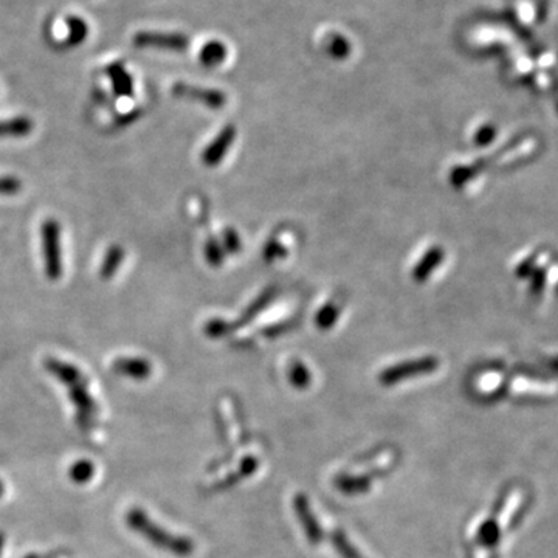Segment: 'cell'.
Segmentation results:
<instances>
[{
	"label": "cell",
	"instance_id": "6",
	"mask_svg": "<svg viewBox=\"0 0 558 558\" xmlns=\"http://www.w3.org/2000/svg\"><path fill=\"white\" fill-rule=\"evenodd\" d=\"M172 93L176 97L201 101L210 108H220L225 103V95L222 92L195 87V85L185 84V83H177V84L172 85Z\"/></svg>",
	"mask_w": 558,
	"mask_h": 558
},
{
	"label": "cell",
	"instance_id": "17",
	"mask_svg": "<svg viewBox=\"0 0 558 558\" xmlns=\"http://www.w3.org/2000/svg\"><path fill=\"white\" fill-rule=\"evenodd\" d=\"M22 188L18 177H0V195H16Z\"/></svg>",
	"mask_w": 558,
	"mask_h": 558
},
{
	"label": "cell",
	"instance_id": "8",
	"mask_svg": "<svg viewBox=\"0 0 558 558\" xmlns=\"http://www.w3.org/2000/svg\"><path fill=\"white\" fill-rule=\"evenodd\" d=\"M106 73L112 83V89L116 92V97H132L134 95V81L120 62H112L109 68H106Z\"/></svg>",
	"mask_w": 558,
	"mask_h": 558
},
{
	"label": "cell",
	"instance_id": "15",
	"mask_svg": "<svg viewBox=\"0 0 558 558\" xmlns=\"http://www.w3.org/2000/svg\"><path fill=\"white\" fill-rule=\"evenodd\" d=\"M326 52L332 58L341 60V58H347L351 53V44L347 37H343L341 35H331L326 39Z\"/></svg>",
	"mask_w": 558,
	"mask_h": 558
},
{
	"label": "cell",
	"instance_id": "12",
	"mask_svg": "<svg viewBox=\"0 0 558 558\" xmlns=\"http://www.w3.org/2000/svg\"><path fill=\"white\" fill-rule=\"evenodd\" d=\"M231 141H233V129H225L224 132H220L218 135V139L212 141L211 145L208 146L205 152H203V162L210 164H218L219 160L225 155V152L228 149Z\"/></svg>",
	"mask_w": 558,
	"mask_h": 558
},
{
	"label": "cell",
	"instance_id": "5",
	"mask_svg": "<svg viewBox=\"0 0 558 558\" xmlns=\"http://www.w3.org/2000/svg\"><path fill=\"white\" fill-rule=\"evenodd\" d=\"M436 358H424V360H418V362L397 364V366L389 368L388 371L383 372L380 380H382L385 385H393V383L401 382V380L408 379V377L418 376V374H428V372L436 370Z\"/></svg>",
	"mask_w": 558,
	"mask_h": 558
},
{
	"label": "cell",
	"instance_id": "3",
	"mask_svg": "<svg viewBox=\"0 0 558 558\" xmlns=\"http://www.w3.org/2000/svg\"><path fill=\"white\" fill-rule=\"evenodd\" d=\"M44 268L50 281H58L64 274L61 250V225L56 219H47L41 227Z\"/></svg>",
	"mask_w": 558,
	"mask_h": 558
},
{
	"label": "cell",
	"instance_id": "19",
	"mask_svg": "<svg viewBox=\"0 0 558 558\" xmlns=\"http://www.w3.org/2000/svg\"><path fill=\"white\" fill-rule=\"evenodd\" d=\"M534 278H532V287H530V291H532V295L534 297H540L543 291H545V285H546V270L545 268H538V270H535Z\"/></svg>",
	"mask_w": 558,
	"mask_h": 558
},
{
	"label": "cell",
	"instance_id": "11",
	"mask_svg": "<svg viewBox=\"0 0 558 558\" xmlns=\"http://www.w3.org/2000/svg\"><path fill=\"white\" fill-rule=\"evenodd\" d=\"M35 128V124L28 116H14L0 122V137H27Z\"/></svg>",
	"mask_w": 558,
	"mask_h": 558
},
{
	"label": "cell",
	"instance_id": "24",
	"mask_svg": "<svg viewBox=\"0 0 558 558\" xmlns=\"http://www.w3.org/2000/svg\"><path fill=\"white\" fill-rule=\"evenodd\" d=\"M4 543H5V537L0 532V555H2V551H4Z\"/></svg>",
	"mask_w": 558,
	"mask_h": 558
},
{
	"label": "cell",
	"instance_id": "22",
	"mask_svg": "<svg viewBox=\"0 0 558 558\" xmlns=\"http://www.w3.org/2000/svg\"><path fill=\"white\" fill-rule=\"evenodd\" d=\"M493 139H495V129L491 126H484L476 135V143L478 145H489Z\"/></svg>",
	"mask_w": 558,
	"mask_h": 558
},
{
	"label": "cell",
	"instance_id": "9",
	"mask_svg": "<svg viewBox=\"0 0 558 558\" xmlns=\"http://www.w3.org/2000/svg\"><path fill=\"white\" fill-rule=\"evenodd\" d=\"M295 509H297L298 516L301 518L304 530H306V534L309 537V540L312 541V543H318V541L322 540V529L316 524L315 518L312 515L309 506H307V501H306V498H304L303 495H299V497H297V499H295Z\"/></svg>",
	"mask_w": 558,
	"mask_h": 558
},
{
	"label": "cell",
	"instance_id": "14",
	"mask_svg": "<svg viewBox=\"0 0 558 558\" xmlns=\"http://www.w3.org/2000/svg\"><path fill=\"white\" fill-rule=\"evenodd\" d=\"M68 47H76L81 43H84L85 37L89 35V27L83 19L68 18Z\"/></svg>",
	"mask_w": 558,
	"mask_h": 558
},
{
	"label": "cell",
	"instance_id": "2",
	"mask_svg": "<svg viewBox=\"0 0 558 558\" xmlns=\"http://www.w3.org/2000/svg\"><path fill=\"white\" fill-rule=\"evenodd\" d=\"M126 522H128L129 528L132 529L137 534L141 535L143 538H146L158 549L176 554V555H180V557L189 555L195 549L193 543L188 538H182V537H176V535H171L170 532H166L164 529L160 528L155 522H152L151 518L146 515L145 512L140 509V507L129 510L128 515H126Z\"/></svg>",
	"mask_w": 558,
	"mask_h": 558
},
{
	"label": "cell",
	"instance_id": "21",
	"mask_svg": "<svg viewBox=\"0 0 558 558\" xmlns=\"http://www.w3.org/2000/svg\"><path fill=\"white\" fill-rule=\"evenodd\" d=\"M291 380L297 387H304L309 380V374H307V371L304 370L303 366L298 364L297 368L291 371Z\"/></svg>",
	"mask_w": 558,
	"mask_h": 558
},
{
	"label": "cell",
	"instance_id": "25",
	"mask_svg": "<svg viewBox=\"0 0 558 558\" xmlns=\"http://www.w3.org/2000/svg\"><path fill=\"white\" fill-rule=\"evenodd\" d=\"M4 491H5V487H4V482L0 481V498H2V495H4Z\"/></svg>",
	"mask_w": 558,
	"mask_h": 558
},
{
	"label": "cell",
	"instance_id": "23",
	"mask_svg": "<svg viewBox=\"0 0 558 558\" xmlns=\"http://www.w3.org/2000/svg\"><path fill=\"white\" fill-rule=\"evenodd\" d=\"M482 538L487 543H493L498 538V529H495L493 522H487L486 526H482Z\"/></svg>",
	"mask_w": 558,
	"mask_h": 558
},
{
	"label": "cell",
	"instance_id": "20",
	"mask_svg": "<svg viewBox=\"0 0 558 558\" xmlns=\"http://www.w3.org/2000/svg\"><path fill=\"white\" fill-rule=\"evenodd\" d=\"M538 256H540V253H535L534 256H530L526 261L522 262V266L516 268V275H518L520 278H528L529 275L534 274L535 266H537V261H538Z\"/></svg>",
	"mask_w": 558,
	"mask_h": 558
},
{
	"label": "cell",
	"instance_id": "13",
	"mask_svg": "<svg viewBox=\"0 0 558 558\" xmlns=\"http://www.w3.org/2000/svg\"><path fill=\"white\" fill-rule=\"evenodd\" d=\"M201 62L207 68H216L219 64H222L227 58V47L224 44L219 43V41H211V43L205 44L203 49L201 50Z\"/></svg>",
	"mask_w": 558,
	"mask_h": 558
},
{
	"label": "cell",
	"instance_id": "10",
	"mask_svg": "<svg viewBox=\"0 0 558 558\" xmlns=\"http://www.w3.org/2000/svg\"><path fill=\"white\" fill-rule=\"evenodd\" d=\"M126 258V251L123 249L122 245H110L106 255H104L103 262H101V267H100V278L108 281L116 276V270L120 268L123 261Z\"/></svg>",
	"mask_w": 558,
	"mask_h": 558
},
{
	"label": "cell",
	"instance_id": "1",
	"mask_svg": "<svg viewBox=\"0 0 558 558\" xmlns=\"http://www.w3.org/2000/svg\"><path fill=\"white\" fill-rule=\"evenodd\" d=\"M45 370L68 389V397L76 408V424L81 431L89 433L97 426L98 405L89 391V379L83 371L58 358H45Z\"/></svg>",
	"mask_w": 558,
	"mask_h": 558
},
{
	"label": "cell",
	"instance_id": "26",
	"mask_svg": "<svg viewBox=\"0 0 558 558\" xmlns=\"http://www.w3.org/2000/svg\"><path fill=\"white\" fill-rule=\"evenodd\" d=\"M27 558H52V557H50V555H45V557H44V555H31V557H27Z\"/></svg>",
	"mask_w": 558,
	"mask_h": 558
},
{
	"label": "cell",
	"instance_id": "16",
	"mask_svg": "<svg viewBox=\"0 0 558 558\" xmlns=\"http://www.w3.org/2000/svg\"><path fill=\"white\" fill-rule=\"evenodd\" d=\"M95 474V467L93 464L89 461H79L76 464H73L70 468V478L75 481L76 484H84L93 478Z\"/></svg>",
	"mask_w": 558,
	"mask_h": 558
},
{
	"label": "cell",
	"instance_id": "4",
	"mask_svg": "<svg viewBox=\"0 0 558 558\" xmlns=\"http://www.w3.org/2000/svg\"><path fill=\"white\" fill-rule=\"evenodd\" d=\"M135 47L140 49H162L170 52H185L188 49V37L180 33H160V31H140L134 36Z\"/></svg>",
	"mask_w": 558,
	"mask_h": 558
},
{
	"label": "cell",
	"instance_id": "7",
	"mask_svg": "<svg viewBox=\"0 0 558 558\" xmlns=\"http://www.w3.org/2000/svg\"><path fill=\"white\" fill-rule=\"evenodd\" d=\"M112 370L118 376L145 380L152 374V364L143 357H120L112 363Z\"/></svg>",
	"mask_w": 558,
	"mask_h": 558
},
{
	"label": "cell",
	"instance_id": "18",
	"mask_svg": "<svg viewBox=\"0 0 558 558\" xmlns=\"http://www.w3.org/2000/svg\"><path fill=\"white\" fill-rule=\"evenodd\" d=\"M334 543L337 549H339V553L343 555L345 558H362L358 555L357 551L354 549V547L347 543V538H345V535H341L340 532H337L334 535Z\"/></svg>",
	"mask_w": 558,
	"mask_h": 558
}]
</instances>
